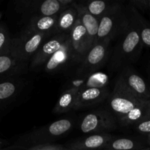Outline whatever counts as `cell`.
I'll return each instance as SVG.
<instances>
[{
  "instance_id": "1",
  "label": "cell",
  "mask_w": 150,
  "mask_h": 150,
  "mask_svg": "<svg viewBox=\"0 0 150 150\" xmlns=\"http://www.w3.org/2000/svg\"><path fill=\"white\" fill-rule=\"evenodd\" d=\"M107 100L108 110L117 122L125 127H133L150 117V100L138 98L120 76Z\"/></svg>"
},
{
  "instance_id": "2",
  "label": "cell",
  "mask_w": 150,
  "mask_h": 150,
  "mask_svg": "<svg viewBox=\"0 0 150 150\" xmlns=\"http://www.w3.org/2000/svg\"><path fill=\"white\" fill-rule=\"evenodd\" d=\"M128 20L127 28L119 37V41L111 53L109 67L113 71H120L124 67L136 62L144 46L137 27L129 16Z\"/></svg>"
},
{
  "instance_id": "3",
  "label": "cell",
  "mask_w": 150,
  "mask_h": 150,
  "mask_svg": "<svg viewBox=\"0 0 150 150\" xmlns=\"http://www.w3.org/2000/svg\"><path fill=\"white\" fill-rule=\"evenodd\" d=\"M73 126V122L71 119L64 118L57 120L21 136L11 147L21 149L38 145L51 144L67 135L72 130Z\"/></svg>"
},
{
  "instance_id": "4",
  "label": "cell",
  "mask_w": 150,
  "mask_h": 150,
  "mask_svg": "<svg viewBox=\"0 0 150 150\" xmlns=\"http://www.w3.org/2000/svg\"><path fill=\"white\" fill-rule=\"evenodd\" d=\"M126 6L114 2L111 8L99 19L98 42L119 38L128 25Z\"/></svg>"
},
{
  "instance_id": "5",
  "label": "cell",
  "mask_w": 150,
  "mask_h": 150,
  "mask_svg": "<svg viewBox=\"0 0 150 150\" xmlns=\"http://www.w3.org/2000/svg\"><path fill=\"white\" fill-rule=\"evenodd\" d=\"M31 81L23 76L0 81V114L20 103L30 89Z\"/></svg>"
},
{
  "instance_id": "6",
  "label": "cell",
  "mask_w": 150,
  "mask_h": 150,
  "mask_svg": "<svg viewBox=\"0 0 150 150\" xmlns=\"http://www.w3.org/2000/svg\"><path fill=\"white\" fill-rule=\"evenodd\" d=\"M49 37L46 34L31 33L22 30L12 38L10 54L18 59L30 63L38 48Z\"/></svg>"
},
{
  "instance_id": "7",
  "label": "cell",
  "mask_w": 150,
  "mask_h": 150,
  "mask_svg": "<svg viewBox=\"0 0 150 150\" xmlns=\"http://www.w3.org/2000/svg\"><path fill=\"white\" fill-rule=\"evenodd\" d=\"M115 117L108 109H99L86 114L79 124V129L84 134L109 133L117 128Z\"/></svg>"
},
{
  "instance_id": "8",
  "label": "cell",
  "mask_w": 150,
  "mask_h": 150,
  "mask_svg": "<svg viewBox=\"0 0 150 150\" xmlns=\"http://www.w3.org/2000/svg\"><path fill=\"white\" fill-rule=\"evenodd\" d=\"M111 41V40L107 39L98 42L91 48L78 66L76 70V76H89L103 67L108 60L110 55L109 46Z\"/></svg>"
},
{
  "instance_id": "9",
  "label": "cell",
  "mask_w": 150,
  "mask_h": 150,
  "mask_svg": "<svg viewBox=\"0 0 150 150\" xmlns=\"http://www.w3.org/2000/svg\"><path fill=\"white\" fill-rule=\"evenodd\" d=\"M14 8L16 13L28 18L58 15L64 10L59 0H18L15 1Z\"/></svg>"
},
{
  "instance_id": "10",
  "label": "cell",
  "mask_w": 150,
  "mask_h": 150,
  "mask_svg": "<svg viewBox=\"0 0 150 150\" xmlns=\"http://www.w3.org/2000/svg\"><path fill=\"white\" fill-rule=\"evenodd\" d=\"M69 35L67 34H58L47 40H45L32 57L29 63V71H35L43 67L53 54L62 46Z\"/></svg>"
},
{
  "instance_id": "11",
  "label": "cell",
  "mask_w": 150,
  "mask_h": 150,
  "mask_svg": "<svg viewBox=\"0 0 150 150\" xmlns=\"http://www.w3.org/2000/svg\"><path fill=\"white\" fill-rule=\"evenodd\" d=\"M76 64L71 46L70 35L62 46L48 60L43 69L48 73H57Z\"/></svg>"
},
{
  "instance_id": "12",
  "label": "cell",
  "mask_w": 150,
  "mask_h": 150,
  "mask_svg": "<svg viewBox=\"0 0 150 150\" xmlns=\"http://www.w3.org/2000/svg\"><path fill=\"white\" fill-rule=\"evenodd\" d=\"M119 76L127 87L138 98L144 100H150V85L131 66L122 68Z\"/></svg>"
},
{
  "instance_id": "13",
  "label": "cell",
  "mask_w": 150,
  "mask_h": 150,
  "mask_svg": "<svg viewBox=\"0 0 150 150\" xmlns=\"http://www.w3.org/2000/svg\"><path fill=\"white\" fill-rule=\"evenodd\" d=\"M29 72V63L10 54L0 56V81L26 76Z\"/></svg>"
},
{
  "instance_id": "14",
  "label": "cell",
  "mask_w": 150,
  "mask_h": 150,
  "mask_svg": "<svg viewBox=\"0 0 150 150\" xmlns=\"http://www.w3.org/2000/svg\"><path fill=\"white\" fill-rule=\"evenodd\" d=\"M70 38L76 64L79 65L89 51V48L86 30L79 18L70 32Z\"/></svg>"
},
{
  "instance_id": "15",
  "label": "cell",
  "mask_w": 150,
  "mask_h": 150,
  "mask_svg": "<svg viewBox=\"0 0 150 150\" xmlns=\"http://www.w3.org/2000/svg\"><path fill=\"white\" fill-rule=\"evenodd\" d=\"M108 87L89 88L81 89L79 92L73 110L83 109L100 103L109 97Z\"/></svg>"
},
{
  "instance_id": "16",
  "label": "cell",
  "mask_w": 150,
  "mask_h": 150,
  "mask_svg": "<svg viewBox=\"0 0 150 150\" xmlns=\"http://www.w3.org/2000/svg\"><path fill=\"white\" fill-rule=\"evenodd\" d=\"M111 133L91 134L75 140L67 146L71 150H102L113 139Z\"/></svg>"
},
{
  "instance_id": "17",
  "label": "cell",
  "mask_w": 150,
  "mask_h": 150,
  "mask_svg": "<svg viewBox=\"0 0 150 150\" xmlns=\"http://www.w3.org/2000/svg\"><path fill=\"white\" fill-rule=\"evenodd\" d=\"M73 6L78 12V18L86 30L88 36V45L90 50L98 42V34L99 29V19L91 15L78 1H75Z\"/></svg>"
},
{
  "instance_id": "18",
  "label": "cell",
  "mask_w": 150,
  "mask_h": 150,
  "mask_svg": "<svg viewBox=\"0 0 150 150\" xmlns=\"http://www.w3.org/2000/svg\"><path fill=\"white\" fill-rule=\"evenodd\" d=\"M58 15L51 16H34L27 19L23 31L31 33H42L48 35H54L57 25Z\"/></svg>"
},
{
  "instance_id": "19",
  "label": "cell",
  "mask_w": 150,
  "mask_h": 150,
  "mask_svg": "<svg viewBox=\"0 0 150 150\" xmlns=\"http://www.w3.org/2000/svg\"><path fill=\"white\" fill-rule=\"evenodd\" d=\"M78 20V12L73 6L63 10L59 14L54 35L67 34L70 35Z\"/></svg>"
},
{
  "instance_id": "20",
  "label": "cell",
  "mask_w": 150,
  "mask_h": 150,
  "mask_svg": "<svg viewBox=\"0 0 150 150\" xmlns=\"http://www.w3.org/2000/svg\"><path fill=\"white\" fill-rule=\"evenodd\" d=\"M126 9L129 17L137 27L144 45L150 48V22L146 20L139 10L130 4L126 6Z\"/></svg>"
},
{
  "instance_id": "21",
  "label": "cell",
  "mask_w": 150,
  "mask_h": 150,
  "mask_svg": "<svg viewBox=\"0 0 150 150\" xmlns=\"http://www.w3.org/2000/svg\"><path fill=\"white\" fill-rule=\"evenodd\" d=\"M146 148L140 139L136 138L113 137L102 150H139Z\"/></svg>"
},
{
  "instance_id": "22",
  "label": "cell",
  "mask_w": 150,
  "mask_h": 150,
  "mask_svg": "<svg viewBox=\"0 0 150 150\" xmlns=\"http://www.w3.org/2000/svg\"><path fill=\"white\" fill-rule=\"evenodd\" d=\"M79 91L75 89H66L59 98L55 106L53 108V113L57 114H64L70 110H73Z\"/></svg>"
},
{
  "instance_id": "23",
  "label": "cell",
  "mask_w": 150,
  "mask_h": 150,
  "mask_svg": "<svg viewBox=\"0 0 150 150\" xmlns=\"http://www.w3.org/2000/svg\"><path fill=\"white\" fill-rule=\"evenodd\" d=\"M84 7L91 15L100 19L114 4V1L105 0H93V1H78Z\"/></svg>"
},
{
  "instance_id": "24",
  "label": "cell",
  "mask_w": 150,
  "mask_h": 150,
  "mask_svg": "<svg viewBox=\"0 0 150 150\" xmlns=\"http://www.w3.org/2000/svg\"><path fill=\"white\" fill-rule=\"evenodd\" d=\"M108 82H109V78L106 73L97 71L86 76V81L82 86L81 89H89V88L108 87L107 85Z\"/></svg>"
},
{
  "instance_id": "25",
  "label": "cell",
  "mask_w": 150,
  "mask_h": 150,
  "mask_svg": "<svg viewBox=\"0 0 150 150\" xmlns=\"http://www.w3.org/2000/svg\"><path fill=\"white\" fill-rule=\"evenodd\" d=\"M12 38L4 23H0V56L10 54Z\"/></svg>"
},
{
  "instance_id": "26",
  "label": "cell",
  "mask_w": 150,
  "mask_h": 150,
  "mask_svg": "<svg viewBox=\"0 0 150 150\" xmlns=\"http://www.w3.org/2000/svg\"><path fill=\"white\" fill-rule=\"evenodd\" d=\"M133 127L138 133L147 136L150 134V117L135 125Z\"/></svg>"
},
{
  "instance_id": "27",
  "label": "cell",
  "mask_w": 150,
  "mask_h": 150,
  "mask_svg": "<svg viewBox=\"0 0 150 150\" xmlns=\"http://www.w3.org/2000/svg\"><path fill=\"white\" fill-rule=\"evenodd\" d=\"M26 150H71L69 148L65 147L62 145L52 144H46L38 145L27 148Z\"/></svg>"
},
{
  "instance_id": "28",
  "label": "cell",
  "mask_w": 150,
  "mask_h": 150,
  "mask_svg": "<svg viewBox=\"0 0 150 150\" xmlns=\"http://www.w3.org/2000/svg\"><path fill=\"white\" fill-rule=\"evenodd\" d=\"M149 0H132L130 1V4L134 7L137 10H145L149 8Z\"/></svg>"
},
{
  "instance_id": "29",
  "label": "cell",
  "mask_w": 150,
  "mask_h": 150,
  "mask_svg": "<svg viewBox=\"0 0 150 150\" xmlns=\"http://www.w3.org/2000/svg\"><path fill=\"white\" fill-rule=\"evenodd\" d=\"M146 74H147V78H148V83L150 85V58L148 59L147 62H146Z\"/></svg>"
},
{
  "instance_id": "30",
  "label": "cell",
  "mask_w": 150,
  "mask_h": 150,
  "mask_svg": "<svg viewBox=\"0 0 150 150\" xmlns=\"http://www.w3.org/2000/svg\"><path fill=\"white\" fill-rule=\"evenodd\" d=\"M146 144L149 145V147H150V134L148 135V136H146Z\"/></svg>"
},
{
  "instance_id": "31",
  "label": "cell",
  "mask_w": 150,
  "mask_h": 150,
  "mask_svg": "<svg viewBox=\"0 0 150 150\" xmlns=\"http://www.w3.org/2000/svg\"><path fill=\"white\" fill-rule=\"evenodd\" d=\"M0 144H3V145H5L6 142H4V140H2L1 139H0Z\"/></svg>"
},
{
  "instance_id": "32",
  "label": "cell",
  "mask_w": 150,
  "mask_h": 150,
  "mask_svg": "<svg viewBox=\"0 0 150 150\" xmlns=\"http://www.w3.org/2000/svg\"><path fill=\"white\" fill-rule=\"evenodd\" d=\"M2 150H15V149H13L12 147H7V148H3Z\"/></svg>"
},
{
  "instance_id": "33",
  "label": "cell",
  "mask_w": 150,
  "mask_h": 150,
  "mask_svg": "<svg viewBox=\"0 0 150 150\" xmlns=\"http://www.w3.org/2000/svg\"><path fill=\"white\" fill-rule=\"evenodd\" d=\"M4 145L1 144H0V150H2L3 148H4Z\"/></svg>"
},
{
  "instance_id": "34",
  "label": "cell",
  "mask_w": 150,
  "mask_h": 150,
  "mask_svg": "<svg viewBox=\"0 0 150 150\" xmlns=\"http://www.w3.org/2000/svg\"><path fill=\"white\" fill-rule=\"evenodd\" d=\"M139 150H150V147H146V148H144V149H139Z\"/></svg>"
},
{
  "instance_id": "35",
  "label": "cell",
  "mask_w": 150,
  "mask_h": 150,
  "mask_svg": "<svg viewBox=\"0 0 150 150\" xmlns=\"http://www.w3.org/2000/svg\"><path fill=\"white\" fill-rule=\"evenodd\" d=\"M1 17H2V13H1V12H0V23H1Z\"/></svg>"
},
{
  "instance_id": "36",
  "label": "cell",
  "mask_w": 150,
  "mask_h": 150,
  "mask_svg": "<svg viewBox=\"0 0 150 150\" xmlns=\"http://www.w3.org/2000/svg\"><path fill=\"white\" fill-rule=\"evenodd\" d=\"M149 10H150V0L149 1Z\"/></svg>"
}]
</instances>
